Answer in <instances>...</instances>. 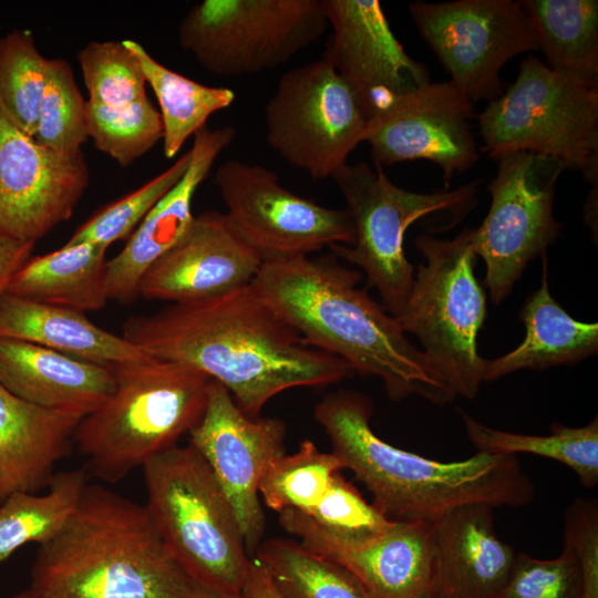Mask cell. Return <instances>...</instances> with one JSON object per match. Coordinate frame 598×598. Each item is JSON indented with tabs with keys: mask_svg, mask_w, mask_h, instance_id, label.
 I'll return each mask as SVG.
<instances>
[{
	"mask_svg": "<svg viewBox=\"0 0 598 598\" xmlns=\"http://www.w3.org/2000/svg\"><path fill=\"white\" fill-rule=\"evenodd\" d=\"M122 337L152 358L203 372L251 417L280 392L329 385L354 374L342 359L310 346L251 283L131 317Z\"/></svg>",
	"mask_w": 598,
	"mask_h": 598,
	"instance_id": "1",
	"label": "cell"
},
{
	"mask_svg": "<svg viewBox=\"0 0 598 598\" xmlns=\"http://www.w3.org/2000/svg\"><path fill=\"white\" fill-rule=\"evenodd\" d=\"M361 274L328 257L264 261L251 285L312 347L375 377L388 395L415 394L435 404L456 396L400 321L359 287Z\"/></svg>",
	"mask_w": 598,
	"mask_h": 598,
	"instance_id": "2",
	"label": "cell"
},
{
	"mask_svg": "<svg viewBox=\"0 0 598 598\" xmlns=\"http://www.w3.org/2000/svg\"><path fill=\"white\" fill-rule=\"evenodd\" d=\"M371 416L370 400L350 390L327 394L315 406L332 453L390 520L433 523L467 504L516 508L534 501L535 487L516 455L477 452L461 461L431 460L380 439Z\"/></svg>",
	"mask_w": 598,
	"mask_h": 598,
	"instance_id": "3",
	"label": "cell"
},
{
	"mask_svg": "<svg viewBox=\"0 0 598 598\" xmlns=\"http://www.w3.org/2000/svg\"><path fill=\"white\" fill-rule=\"evenodd\" d=\"M30 589L43 598H189L192 581L145 505L87 484L62 529L40 545Z\"/></svg>",
	"mask_w": 598,
	"mask_h": 598,
	"instance_id": "4",
	"label": "cell"
},
{
	"mask_svg": "<svg viewBox=\"0 0 598 598\" xmlns=\"http://www.w3.org/2000/svg\"><path fill=\"white\" fill-rule=\"evenodd\" d=\"M111 370L114 391L81 420L74 444L86 458L87 473L116 483L189 433L205 411L212 379L152 357Z\"/></svg>",
	"mask_w": 598,
	"mask_h": 598,
	"instance_id": "5",
	"label": "cell"
},
{
	"mask_svg": "<svg viewBox=\"0 0 598 598\" xmlns=\"http://www.w3.org/2000/svg\"><path fill=\"white\" fill-rule=\"evenodd\" d=\"M155 528L192 582L223 594H241L251 558L223 487L188 443L175 445L143 467Z\"/></svg>",
	"mask_w": 598,
	"mask_h": 598,
	"instance_id": "6",
	"label": "cell"
},
{
	"mask_svg": "<svg viewBox=\"0 0 598 598\" xmlns=\"http://www.w3.org/2000/svg\"><path fill=\"white\" fill-rule=\"evenodd\" d=\"M474 228L453 239L420 235L424 257L398 320L415 336L432 367L455 395L474 399L483 382L485 359L477 336L486 318V297L474 275Z\"/></svg>",
	"mask_w": 598,
	"mask_h": 598,
	"instance_id": "7",
	"label": "cell"
},
{
	"mask_svg": "<svg viewBox=\"0 0 598 598\" xmlns=\"http://www.w3.org/2000/svg\"><path fill=\"white\" fill-rule=\"evenodd\" d=\"M482 152L497 161L528 152L598 179V90L551 70L535 55L519 65L507 90L478 115Z\"/></svg>",
	"mask_w": 598,
	"mask_h": 598,
	"instance_id": "8",
	"label": "cell"
},
{
	"mask_svg": "<svg viewBox=\"0 0 598 598\" xmlns=\"http://www.w3.org/2000/svg\"><path fill=\"white\" fill-rule=\"evenodd\" d=\"M354 224L351 245H333L332 254L361 268L386 311L399 317L414 281V267L405 257L404 236L416 220L448 212L460 217L476 202L480 182L452 190L417 193L391 182L381 166L344 165L332 177Z\"/></svg>",
	"mask_w": 598,
	"mask_h": 598,
	"instance_id": "9",
	"label": "cell"
},
{
	"mask_svg": "<svg viewBox=\"0 0 598 598\" xmlns=\"http://www.w3.org/2000/svg\"><path fill=\"white\" fill-rule=\"evenodd\" d=\"M327 28L322 0H204L181 21L178 41L206 71L233 78L287 63Z\"/></svg>",
	"mask_w": 598,
	"mask_h": 598,
	"instance_id": "10",
	"label": "cell"
},
{
	"mask_svg": "<svg viewBox=\"0 0 598 598\" xmlns=\"http://www.w3.org/2000/svg\"><path fill=\"white\" fill-rule=\"evenodd\" d=\"M567 166L553 157L522 152L497 159L487 190L492 202L474 228L476 257L485 265V283L493 303L513 290L527 265L560 234L553 205L556 184Z\"/></svg>",
	"mask_w": 598,
	"mask_h": 598,
	"instance_id": "11",
	"label": "cell"
},
{
	"mask_svg": "<svg viewBox=\"0 0 598 598\" xmlns=\"http://www.w3.org/2000/svg\"><path fill=\"white\" fill-rule=\"evenodd\" d=\"M266 140L312 178L332 177L363 142L367 126L342 78L321 58L287 71L265 106Z\"/></svg>",
	"mask_w": 598,
	"mask_h": 598,
	"instance_id": "12",
	"label": "cell"
},
{
	"mask_svg": "<svg viewBox=\"0 0 598 598\" xmlns=\"http://www.w3.org/2000/svg\"><path fill=\"white\" fill-rule=\"evenodd\" d=\"M408 10L450 81L472 102L501 95L502 68L519 54L538 50L519 1H415Z\"/></svg>",
	"mask_w": 598,
	"mask_h": 598,
	"instance_id": "13",
	"label": "cell"
},
{
	"mask_svg": "<svg viewBox=\"0 0 598 598\" xmlns=\"http://www.w3.org/2000/svg\"><path fill=\"white\" fill-rule=\"evenodd\" d=\"M215 182L229 223L264 261L309 256L327 246L354 241L347 208L324 207L293 194L261 165L226 161L217 168Z\"/></svg>",
	"mask_w": 598,
	"mask_h": 598,
	"instance_id": "14",
	"label": "cell"
},
{
	"mask_svg": "<svg viewBox=\"0 0 598 598\" xmlns=\"http://www.w3.org/2000/svg\"><path fill=\"white\" fill-rule=\"evenodd\" d=\"M189 444L204 457L230 501L248 553L265 533L259 484L285 455L286 425L277 417L248 416L231 394L212 380L205 411L189 431Z\"/></svg>",
	"mask_w": 598,
	"mask_h": 598,
	"instance_id": "15",
	"label": "cell"
},
{
	"mask_svg": "<svg viewBox=\"0 0 598 598\" xmlns=\"http://www.w3.org/2000/svg\"><path fill=\"white\" fill-rule=\"evenodd\" d=\"M473 102L451 81L426 85L392 100L367 121L363 142L374 165L427 159L446 186L480 158L470 121Z\"/></svg>",
	"mask_w": 598,
	"mask_h": 598,
	"instance_id": "16",
	"label": "cell"
},
{
	"mask_svg": "<svg viewBox=\"0 0 598 598\" xmlns=\"http://www.w3.org/2000/svg\"><path fill=\"white\" fill-rule=\"evenodd\" d=\"M89 184L82 152L64 156L23 133L0 104V231L35 243L68 220Z\"/></svg>",
	"mask_w": 598,
	"mask_h": 598,
	"instance_id": "17",
	"label": "cell"
},
{
	"mask_svg": "<svg viewBox=\"0 0 598 598\" xmlns=\"http://www.w3.org/2000/svg\"><path fill=\"white\" fill-rule=\"evenodd\" d=\"M331 35L323 59L347 83L367 121L392 100L430 83L394 35L378 0H322Z\"/></svg>",
	"mask_w": 598,
	"mask_h": 598,
	"instance_id": "18",
	"label": "cell"
},
{
	"mask_svg": "<svg viewBox=\"0 0 598 598\" xmlns=\"http://www.w3.org/2000/svg\"><path fill=\"white\" fill-rule=\"evenodd\" d=\"M280 526L310 551L351 573L372 598H432L433 523L394 522L369 540L344 543L319 527L308 515L286 509Z\"/></svg>",
	"mask_w": 598,
	"mask_h": 598,
	"instance_id": "19",
	"label": "cell"
},
{
	"mask_svg": "<svg viewBox=\"0 0 598 598\" xmlns=\"http://www.w3.org/2000/svg\"><path fill=\"white\" fill-rule=\"evenodd\" d=\"M262 262L224 213L204 212L146 271L138 292L150 300L199 301L251 283Z\"/></svg>",
	"mask_w": 598,
	"mask_h": 598,
	"instance_id": "20",
	"label": "cell"
},
{
	"mask_svg": "<svg viewBox=\"0 0 598 598\" xmlns=\"http://www.w3.org/2000/svg\"><path fill=\"white\" fill-rule=\"evenodd\" d=\"M236 134L231 126L202 128L194 135L189 166L179 182L152 208L123 249L105 265L109 300L132 303L146 271L166 254L193 223L194 195L219 154Z\"/></svg>",
	"mask_w": 598,
	"mask_h": 598,
	"instance_id": "21",
	"label": "cell"
},
{
	"mask_svg": "<svg viewBox=\"0 0 598 598\" xmlns=\"http://www.w3.org/2000/svg\"><path fill=\"white\" fill-rule=\"evenodd\" d=\"M493 508L467 504L433 522L432 598H495L504 587L517 554L495 534Z\"/></svg>",
	"mask_w": 598,
	"mask_h": 598,
	"instance_id": "22",
	"label": "cell"
},
{
	"mask_svg": "<svg viewBox=\"0 0 598 598\" xmlns=\"http://www.w3.org/2000/svg\"><path fill=\"white\" fill-rule=\"evenodd\" d=\"M84 416L35 405L0 384V503L13 493H37L50 485Z\"/></svg>",
	"mask_w": 598,
	"mask_h": 598,
	"instance_id": "23",
	"label": "cell"
},
{
	"mask_svg": "<svg viewBox=\"0 0 598 598\" xmlns=\"http://www.w3.org/2000/svg\"><path fill=\"white\" fill-rule=\"evenodd\" d=\"M0 384L35 405L87 415L112 394L115 378L111 368L0 338Z\"/></svg>",
	"mask_w": 598,
	"mask_h": 598,
	"instance_id": "24",
	"label": "cell"
},
{
	"mask_svg": "<svg viewBox=\"0 0 598 598\" xmlns=\"http://www.w3.org/2000/svg\"><path fill=\"white\" fill-rule=\"evenodd\" d=\"M0 338L31 342L107 368L150 358L123 337L97 327L84 312L4 291L0 295Z\"/></svg>",
	"mask_w": 598,
	"mask_h": 598,
	"instance_id": "25",
	"label": "cell"
},
{
	"mask_svg": "<svg viewBox=\"0 0 598 598\" xmlns=\"http://www.w3.org/2000/svg\"><path fill=\"white\" fill-rule=\"evenodd\" d=\"M542 283L526 299L520 311L525 338L513 351L495 359H485L483 382L518 370L575 364L598 351V324L575 320L553 298L546 255H542Z\"/></svg>",
	"mask_w": 598,
	"mask_h": 598,
	"instance_id": "26",
	"label": "cell"
},
{
	"mask_svg": "<svg viewBox=\"0 0 598 598\" xmlns=\"http://www.w3.org/2000/svg\"><path fill=\"white\" fill-rule=\"evenodd\" d=\"M106 248L68 244L43 256L30 257L10 278L4 292L80 312L105 307Z\"/></svg>",
	"mask_w": 598,
	"mask_h": 598,
	"instance_id": "27",
	"label": "cell"
},
{
	"mask_svg": "<svg viewBox=\"0 0 598 598\" xmlns=\"http://www.w3.org/2000/svg\"><path fill=\"white\" fill-rule=\"evenodd\" d=\"M555 72L598 90V1L520 0Z\"/></svg>",
	"mask_w": 598,
	"mask_h": 598,
	"instance_id": "28",
	"label": "cell"
},
{
	"mask_svg": "<svg viewBox=\"0 0 598 598\" xmlns=\"http://www.w3.org/2000/svg\"><path fill=\"white\" fill-rule=\"evenodd\" d=\"M138 59L152 87L163 123L164 154L173 158L210 115L231 105L236 94L228 87L209 86L179 74L156 61L138 42L124 40Z\"/></svg>",
	"mask_w": 598,
	"mask_h": 598,
	"instance_id": "29",
	"label": "cell"
},
{
	"mask_svg": "<svg viewBox=\"0 0 598 598\" xmlns=\"http://www.w3.org/2000/svg\"><path fill=\"white\" fill-rule=\"evenodd\" d=\"M84 468L55 473L44 494L18 492L0 503V564L29 543L53 538L74 512L87 485Z\"/></svg>",
	"mask_w": 598,
	"mask_h": 598,
	"instance_id": "30",
	"label": "cell"
},
{
	"mask_svg": "<svg viewBox=\"0 0 598 598\" xmlns=\"http://www.w3.org/2000/svg\"><path fill=\"white\" fill-rule=\"evenodd\" d=\"M466 435L477 452L516 455L528 453L551 458L575 472L585 487L598 484V419L587 425L550 426L549 435H527L486 426L461 412Z\"/></svg>",
	"mask_w": 598,
	"mask_h": 598,
	"instance_id": "31",
	"label": "cell"
},
{
	"mask_svg": "<svg viewBox=\"0 0 598 598\" xmlns=\"http://www.w3.org/2000/svg\"><path fill=\"white\" fill-rule=\"evenodd\" d=\"M282 598H372L347 569L288 538L262 540L255 551Z\"/></svg>",
	"mask_w": 598,
	"mask_h": 598,
	"instance_id": "32",
	"label": "cell"
},
{
	"mask_svg": "<svg viewBox=\"0 0 598 598\" xmlns=\"http://www.w3.org/2000/svg\"><path fill=\"white\" fill-rule=\"evenodd\" d=\"M344 470L332 452L326 453L309 440L298 451L276 460L260 480L259 496L267 507L280 513H309L323 497L336 473Z\"/></svg>",
	"mask_w": 598,
	"mask_h": 598,
	"instance_id": "33",
	"label": "cell"
},
{
	"mask_svg": "<svg viewBox=\"0 0 598 598\" xmlns=\"http://www.w3.org/2000/svg\"><path fill=\"white\" fill-rule=\"evenodd\" d=\"M49 59L32 33L16 30L0 39V104L13 123L33 137L43 97Z\"/></svg>",
	"mask_w": 598,
	"mask_h": 598,
	"instance_id": "34",
	"label": "cell"
},
{
	"mask_svg": "<svg viewBox=\"0 0 598 598\" xmlns=\"http://www.w3.org/2000/svg\"><path fill=\"white\" fill-rule=\"evenodd\" d=\"M85 107L89 137L122 166L131 165L163 140L161 114L148 96L121 106L86 101Z\"/></svg>",
	"mask_w": 598,
	"mask_h": 598,
	"instance_id": "35",
	"label": "cell"
},
{
	"mask_svg": "<svg viewBox=\"0 0 598 598\" xmlns=\"http://www.w3.org/2000/svg\"><path fill=\"white\" fill-rule=\"evenodd\" d=\"M85 105L70 63L63 59H49L33 138L61 155L79 154L89 138Z\"/></svg>",
	"mask_w": 598,
	"mask_h": 598,
	"instance_id": "36",
	"label": "cell"
},
{
	"mask_svg": "<svg viewBox=\"0 0 598 598\" xmlns=\"http://www.w3.org/2000/svg\"><path fill=\"white\" fill-rule=\"evenodd\" d=\"M190 151L136 190L103 207L81 225L68 244L87 243L106 248L128 238L152 208L179 182L190 162Z\"/></svg>",
	"mask_w": 598,
	"mask_h": 598,
	"instance_id": "37",
	"label": "cell"
},
{
	"mask_svg": "<svg viewBox=\"0 0 598 598\" xmlns=\"http://www.w3.org/2000/svg\"><path fill=\"white\" fill-rule=\"evenodd\" d=\"M78 60L89 102L121 106L147 96L141 63L123 41H92Z\"/></svg>",
	"mask_w": 598,
	"mask_h": 598,
	"instance_id": "38",
	"label": "cell"
},
{
	"mask_svg": "<svg viewBox=\"0 0 598 598\" xmlns=\"http://www.w3.org/2000/svg\"><path fill=\"white\" fill-rule=\"evenodd\" d=\"M305 514L328 534L350 544L377 537L394 523L368 503L340 472L334 474L321 501Z\"/></svg>",
	"mask_w": 598,
	"mask_h": 598,
	"instance_id": "39",
	"label": "cell"
},
{
	"mask_svg": "<svg viewBox=\"0 0 598 598\" xmlns=\"http://www.w3.org/2000/svg\"><path fill=\"white\" fill-rule=\"evenodd\" d=\"M495 598H581L579 565L566 548L553 559L519 553Z\"/></svg>",
	"mask_w": 598,
	"mask_h": 598,
	"instance_id": "40",
	"label": "cell"
},
{
	"mask_svg": "<svg viewBox=\"0 0 598 598\" xmlns=\"http://www.w3.org/2000/svg\"><path fill=\"white\" fill-rule=\"evenodd\" d=\"M564 548L577 560L581 576V598H598V504L577 498L566 509Z\"/></svg>",
	"mask_w": 598,
	"mask_h": 598,
	"instance_id": "41",
	"label": "cell"
},
{
	"mask_svg": "<svg viewBox=\"0 0 598 598\" xmlns=\"http://www.w3.org/2000/svg\"><path fill=\"white\" fill-rule=\"evenodd\" d=\"M34 243L0 236V295L13 274L31 257Z\"/></svg>",
	"mask_w": 598,
	"mask_h": 598,
	"instance_id": "42",
	"label": "cell"
},
{
	"mask_svg": "<svg viewBox=\"0 0 598 598\" xmlns=\"http://www.w3.org/2000/svg\"><path fill=\"white\" fill-rule=\"evenodd\" d=\"M243 594L246 598H282L265 566L255 557L251 558Z\"/></svg>",
	"mask_w": 598,
	"mask_h": 598,
	"instance_id": "43",
	"label": "cell"
},
{
	"mask_svg": "<svg viewBox=\"0 0 598 598\" xmlns=\"http://www.w3.org/2000/svg\"><path fill=\"white\" fill-rule=\"evenodd\" d=\"M189 598H246L241 594H223L192 582Z\"/></svg>",
	"mask_w": 598,
	"mask_h": 598,
	"instance_id": "44",
	"label": "cell"
},
{
	"mask_svg": "<svg viewBox=\"0 0 598 598\" xmlns=\"http://www.w3.org/2000/svg\"><path fill=\"white\" fill-rule=\"evenodd\" d=\"M10 598H43V597L38 595L35 591H33L32 589L29 588L27 590H23L21 592H18V594L13 595Z\"/></svg>",
	"mask_w": 598,
	"mask_h": 598,
	"instance_id": "45",
	"label": "cell"
},
{
	"mask_svg": "<svg viewBox=\"0 0 598 598\" xmlns=\"http://www.w3.org/2000/svg\"><path fill=\"white\" fill-rule=\"evenodd\" d=\"M0 236H2L1 231H0Z\"/></svg>",
	"mask_w": 598,
	"mask_h": 598,
	"instance_id": "46",
	"label": "cell"
}]
</instances>
